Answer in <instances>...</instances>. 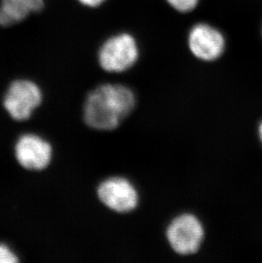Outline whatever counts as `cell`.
<instances>
[{
  "mask_svg": "<svg viewBox=\"0 0 262 263\" xmlns=\"http://www.w3.org/2000/svg\"><path fill=\"white\" fill-rule=\"evenodd\" d=\"M136 106L132 89L119 84H104L92 90L84 103V121L99 130H113Z\"/></svg>",
  "mask_w": 262,
  "mask_h": 263,
  "instance_id": "6da1fadb",
  "label": "cell"
},
{
  "mask_svg": "<svg viewBox=\"0 0 262 263\" xmlns=\"http://www.w3.org/2000/svg\"><path fill=\"white\" fill-rule=\"evenodd\" d=\"M140 47L129 32H120L105 40L98 50L100 67L107 72H126L138 62Z\"/></svg>",
  "mask_w": 262,
  "mask_h": 263,
  "instance_id": "7a4b0ae2",
  "label": "cell"
},
{
  "mask_svg": "<svg viewBox=\"0 0 262 263\" xmlns=\"http://www.w3.org/2000/svg\"><path fill=\"white\" fill-rule=\"evenodd\" d=\"M166 237L175 252L181 256H190L200 249L204 229L198 217L192 214H183L171 221Z\"/></svg>",
  "mask_w": 262,
  "mask_h": 263,
  "instance_id": "3957f363",
  "label": "cell"
},
{
  "mask_svg": "<svg viewBox=\"0 0 262 263\" xmlns=\"http://www.w3.org/2000/svg\"><path fill=\"white\" fill-rule=\"evenodd\" d=\"M42 99V91L37 84L31 80H16L8 88L4 107L13 119L23 121L31 117Z\"/></svg>",
  "mask_w": 262,
  "mask_h": 263,
  "instance_id": "277c9868",
  "label": "cell"
},
{
  "mask_svg": "<svg viewBox=\"0 0 262 263\" xmlns=\"http://www.w3.org/2000/svg\"><path fill=\"white\" fill-rule=\"evenodd\" d=\"M226 45L222 32L209 23H197L188 32V49L194 58L202 62L220 59L225 52Z\"/></svg>",
  "mask_w": 262,
  "mask_h": 263,
  "instance_id": "5b68a950",
  "label": "cell"
},
{
  "mask_svg": "<svg viewBox=\"0 0 262 263\" xmlns=\"http://www.w3.org/2000/svg\"><path fill=\"white\" fill-rule=\"evenodd\" d=\"M100 201L118 213H128L138 205V192L133 184L123 177H110L97 189Z\"/></svg>",
  "mask_w": 262,
  "mask_h": 263,
  "instance_id": "8992f818",
  "label": "cell"
},
{
  "mask_svg": "<svg viewBox=\"0 0 262 263\" xmlns=\"http://www.w3.org/2000/svg\"><path fill=\"white\" fill-rule=\"evenodd\" d=\"M15 154L21 166L29 171H42L51 161L52 147L36 135H24L16 142Z\"/></svg>",
  "mask_w": 262,
  "mask_h": 263,
  "instance_id": "52a82bcc",
  "label": "cell"
},
{
  "mask_svg": "<svg viewBox=\"0 0 262 263\" xmlns=\"http://www.w3.org/2000/svg\"><path fill=\"white\" fill-rule=\"evenodd\" d=\"M44 0H1L0 26L10 27L25 20L32 13L40 12Z\"/></svg>",
  "mask_w": 262,
  "mask_h": 263,
  "instance_id": "ba28073f",
  "label": "cell"
},
{
  "mask_svg": "<svg viewBox=\"0 0 262 263\" xmlns=\"http://www.w3.org/2000/svg\"><path fill=\"white\" fill-rule=\"evenodd\" d=\"M166 2L177 12L185 14L195 10L199 0H166Z\"/></svg>",
  "mask_w": 262,
  "mask_h": 263,
  "instance_id": "9c48e42d",
  "label": "cell"
},
{
  "mask_svg": "<svg viewBox=\"0 0 262 263\" xmlns=\"http://www.w3.org/2000/svg\"><path fill=\"white\" fill-rule=\"evenodd\" d=\"M17 261V256L7 246L0 243V263H15Z\"/></svg>",
  "mask_w": 262,
  "mask_h": 263,
  "instance_id": "30bf717a",
  "label": "cell"
},
{
  "mask_svg": "<svg viewBox=\"0 0 262 263\" xmlns=\"http://www.w3.org/2000/svg\"><path fill=\"white\" fill-rule=\"evenodd\" d=\"M80 5L88 8L100 7L103 5L106 0H77Z\"/></svg>",
  "mask_w": 262,
  "mask_h": 263,
  "instance_id": "8fae6325",
  "label": "cell"
},
{
  "mask_svg": "<svg viewBox=\"0 0 262 263\" xmlns=\"http://www.w3.org/2000/svg\"><path fill=\"white\" fill-rule=\"evenodd\" d=\"M259 135H260V141L262 142V123L260 124V127H259Z\"/></svg>",
  "mask_w": 262,
  "mask_h": 263,
  "instance_id": "7c38bea8",
  "label": "cell"
}]
</instances>
